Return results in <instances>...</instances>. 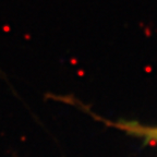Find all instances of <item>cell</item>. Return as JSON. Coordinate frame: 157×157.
<instances>
[{
  "instance_id": "cell-1",
  "label": "cell",
  "mask_w": 157,
  "mask_h": 157,
  "mask_svg": "<svg viewBox=\"0 0 157 157\" xmlns=\"http://www.w3.org/2000/svg\"><path fill=\"white\" fill-rule=\"evenodd\" d=\"M84 110L86 113H91L95 120L101 121L105 124L109 125L111 128H115V129L121 131V132L127 133V134L131 135L133 137L141 139V140L148 143V144L157 146V125H146L137 122V121H132V120L110 121V120H107V119H104V118H101L97 115H94V113H91L87 109H84Z\"/></svg>"
}]
</instances>
